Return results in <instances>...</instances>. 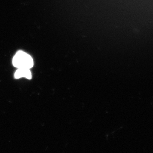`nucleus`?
Here are the masks:
<instances>
[{"label":"nucleus","instance_id":"obj_1","mask_svg":"<svg viewBox=\"0 0 153 153\" xmlns=\"http://www.w3.org/2000/svg\"><path fill=\"white\" fill-rule=\"evenodd\" d=\"M13 64L18 69H30L33 66L34 62L33 59L30 55L22 51H19L13 57Z\"/></svg>","mask_w":153,"mask_h":153},{"label":"nucleus","instance_id":"obj_2","mask_svg":"<svg viewBox=\"0 0 153 153\" xmlns=\"http://www.w3.org/2000/svg\"><path fill=\"white\" fill-rule=\"evenodd\" d=\"M27 78L30 80L32 78V74L30 69L27 68H19L16 70L15 74V78L16 79H19L21 78Z\"/></svg>","mask_w":153,"mask_h":153}]
</instances>
